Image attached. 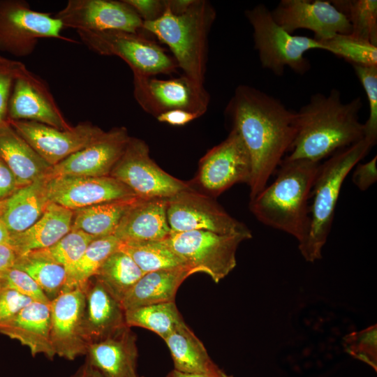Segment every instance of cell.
Listing matches in <instances>:
<instances>
[{
  "instance_id": "obj_51",
  "label": "cell",
  "mask_w": 377,
  "mask_h": 377,
  "mask_svg": "<svg viewBox=\"0 0 377 377\" xmlns=\"http://www.w3.org/2000/svg\"><path fill=\"white\" fill-rule=\"evenodd\" d=\"M224 374L221 369L215 374H200L183 372L174 369L166 377H223Z\"/></svg>"
},
{
  "instance_id": "obj_43",
  "label": "cell",
  "mask_w": 377,
  "mask_h": 377,
  "mask_svg": "<svg viewBox=\"0 0 377 377\" xmlns=\"http://www.w3.org/2000/svg\"><path fill=\"white\" fill-rule=\"evenodd\" d=\"M31 302V299L16 291L2 288L0 293V326Z\"/></svg>"
},
{
  "instance_id": "obj_19",
  "label": "cell",
  "mask_w": 377,
  "mask_h": 377,
  "mask_svg": "<svg viewBox=\"0 0 377 377\" xmlns=\"http://www.w3.org/2000/svg\"><path fill=\"white\" fill-rule=\"evenodd\" d=\"M7 121H35L63 130L72 127L46 82L28 69L14 82L8 105Z\"/></svg>"
},
{
  "instance_id": "obj_13",
  "label": "cell",
  "mask_w": 377,
  "mask_h": 377,
  "mask_svg": "<svg viewBox=\"0 0 377 377\" xmlns=\"http://www.w3.org/2000/svg\"><path fill=\"white\" fill-rule=\"evenodd\" d=\"M133 95L140 106L155 117L172 110L202 116L210 99L204 87L197 85L184 75L166 80L133 75Z\"/></svg>"
},
{
  "instance_id": "obj_10",
  "label": "cell",
  "mask_w": 377,
  "mask_h": 377,
  "mask_svg": "<svg viewBox=\"0 0 377 377\" xmlns=\"http://www.w3.org/2000/svg\"><path fill=\"white\" fill-rule=\"evenodd\" d=\"M110 176L143 199L169 198L191 187L190 182L180 180L161 168L151 158L146 142L133 137H130Z\"/></svg>"
},
{
  "instance_id": "obj_1",
  "label": "cell",
  "mask_w": 377,
  "mask_h": 377,
  "mask_svg": "<svg viewBox=\"0 0 377 377\" xmlns=\"http://www.w3.org/2000/svg\"><path fill=\"white\" fill-rule=\"evenodd\" d=\"M226 114L231 129L240 135L251 158V200L265 188L289 152L297 133L296 112L263 91L239 85Z\"/></svg>"
},
{
  "instance_id": "obj_27",
  "label": "cell",
  "mask_w": 377,
  "mask_h": 377,
  "mask_svg": "<svg viewBox=\"0 0 377 377\" xmlns=\"http://www.w3.org/2000/svg\"><path fill=\"white\" fill-rule=\"evenodd\" d=\"M195 272L190 267L145 273L122 299L128 310L154 304L175 302L178 288Z\"/></svg>"
},
{
  "instance_id": "obj_40",
  "label": "cell",
  "mask_w": 377,
  "mask_h": 377,
  "mask_svg": "<svg viewBox=\"0 0 377 377\" xmlns=\"http://www.w3.org/2000/svg\"><path fill=\"white\" fill-rule=\"evenodd\" d=\"M352 66L365 91L369 103V117L364 123V138L374 145L377 140V66Z\"/></svg>"
},
{
  "instance_id": "obj_50",
  "label": "cell",
  "mask_w": 377,
  "mask_h": 377,
  "mask_svg": "<svg viewBox=\"0 0 377 377\" xmlns=\"http://www.w3.org/2000/svg\"><path fill=\"white\" fill-rule=\"evenodd\" d=\"M71 377H104L96 369L87 361L77 369Z\"/></svg>"
},
{
  "instance_id": "obj_45",
  "label": "cell",
  "mask_w": 377,
  "mask_h": 377,
  "mask_svg": "<svg viewBox=\"0 0 377 377\" xmlns=\"http://www.w3.org/2000/svg\"><path fill=\"white\" fill-rule=\"evenodd\" d=\"M139 15L143 22L153 21L163 13L165 1L161 0H124Z\"/></svg>"
},
{
  "instance_id": "obj_56",
  "label": "cell",
  "mask_w": 377,
  "mask_h": 377,
  "mask_svg": "<svg viewBox=\"0 0 377 377\" xmlns=\"http://www.w3.org/2000/svg\"><path fill=\"white\" fill-rule=\"evenodd\" d=\"M134 377H140V376H138V375H136V376H135Z\"/></svg>"
},
{
  "instance_id": "obj_21",
  "label": "cell",
  "mask_w": 377,
  "mask_h": 377,
  "mask_svg": "<svg viewBox=\"0 0 377 377\" xmlns=\"http://www.w3.org/2000/svg\"><path fill=\"white\" fill-rule=\"evenodd\" d=\"M85 295L84 334L88 344L107 339L128 327L121 303L96 277L82 290Z\"/></svg>"
},
{
  "instance_id": "obj_53",
  "label": "cell",
  "mask_w": 377,
  "mask_h": 377,
  "mask_svg": "<svg viewBox=\"0 0 377 377\" xmlns=\"http://www.w3.org/2000/svg\"><path fill=\"white\" fill-rule=\"evenodd\" d=\"M6 200H0V219H1L6 208Z\"/></svg>"
},
{
  "instance_id": "obj_54",
  "label": "cell",
  "mask_w": 377,
  "mask_h": 377,
  "mask_svg": "<svg viewBox=\"0 0 377 377\" xmlns=\"http://www.w3.org/2000/svg\"><path fill=\"white\" fill-rule=\"evenodd\" d=\"M223 377H232V376H229L228 374H226V373L224 374L223 375Z\"/></svg>"
},
{
  "instance_id": "obj_29",
  "label": "cell",
  "mask_w": 377,
  "mask_h": 377,
  "mask_svg": "<svg viewBox=\"0 0 377 377\" xmlns=\"http://www.w3.org/2000/svg\"><path fill=\"white\" fill-rule=\"evenodd\" d=\"M175 369L188 373L215 374L221 369L211 360L201 341L184 323L164 339Z\"/></svg>"
},
{
  "instance_id": "obj_16",
  "label": "cell",
  "mask_w": 377,
  "mask_h": 377,
  "mask_svg": "<svg viewBox=\"0 0 377 377\" xmlns=\"http://www.w3.org/2000/svg\"><path fill=\"white\" fill-rule=\"evenodd\" d=\"M274 21L285 31L293 34L299 29L314 33L320 41L335 34H349L351 27L347 18L325 0H281L271 10Z\"/></svg>"
},
{
  "instance_id": "obj_55",
  "label": "cell",
  "mask_w": 377,
  "mask_h": 377,
  "mask_svg": "<svg viewBox=\"0 0 377 377\" xmlns=\"http://www.w3.org/2000/svg\"><path fill=\"white\" fill-rule=\"evenodd\" d=\"M1 290H2V287H1V282H0V293H1Z\"/></svg>"
},
{
  "instance_id": "obj_33",
  "label": "cell",
  "mask_w": 377,
  "mask_h": 377,
  "mask_svg": "<svg viewBox=\"0 0 377 377\" xmlns=\"http://www.w3.org/2000/svg\"><path fill=\"white\" fill-rule=\"evenodd\" d=\"M118 249L127 253L145 274L189 267L163 240L121 242Z\"/></svg>"
},
{
  "instance_id": "obj_32",
  "label": "cell",
  "mask_w": 377,
  "mask_h": 377,
  "mask_svg": "<svg viewBox=\"0 0 377 377\" xmlns=\"http://www.w3.org/2000/svg\"><path fill=\"white\" fill-rule=\"evenodd\" d=\"M128 327L150 330L163 340L184 323L175 302L142 306L125 311Z\"/></svg>"
},
{
  "instance_id": "obj_4",
  "label": "cell",
  "mask_w": 377,
  "mask_h": 377,
  "mask_svg": "<svg viewBox=\"0 0 377 377\" xmlns=\"http://www.w3.org/2000/svg\"><path fill=\"white\" fill-rule=\"evenodd\" d=\"M216 15L211 3L204 0H195L181 15L173 14L165 3L161 17L143 22L142 31L154 34L168 45L183 75L204 87L207 36Z\"/></svg>"
},
{
  "instance_id": "obj_11",
  "label": "cell",
  "mask_w": 377,
  "mask_h": 377,
  "mask_svg": "<svg viewBox=\"0 0 377 377\" xmlns=\"http://www.w3.org/2000/svg\"><path fill=\"white\" fill-rule=\"evenodd\" d=\"M251 171L249 151L240 135L231 129L223 142L201 158L195 177L189 182L200 193L215 198L236 184L249 185Z\"/></svg>"
},
{
  "instance_id": "obj_12",
  "label": "cell",
  "mask_w": 377,
  "mask_h": 377,
  "mask_svg": "<svg viewBox=\"0 0 377 377\" xmlns=\"http://www.w3.org/2000/svg\"><path fill=\"white\" fill-rule=\"evenodd\" d=\"M167 219L172 232L205 230L218 234L252 235L212 197L191 187L167 200Z\"/></svg>"
},
{
  "instance_id": "obj_36",
  "label": "cell",
  "mask_w": 377,
  "mask_h": 377,
  "mask_svg": "<svg viewBox=\"0 0 377 377\" xmlns=\"http://www.w3.org/2000/svg\"><path fill=\"white\" fill-rule=\"evenodd\" d=\"M13 267L29 275L50 301L64 290L67 273L63 266L23 256H17Z\"/></svg>"
},
{
  "instance_id": "obj_38",
  "label": "cell",
  "mask_w": 377,
  "mask_h": 377,
  "mask_svg": "<svg viewBox=\"0 0 377 377\" xmlns=\"http://www.w3.org/2000/svg\"><path fill=\"white\" fill-rule=\"evenodd\" d=\"M326 50L352 65L377 66V46L350 34H335L318 41Z\"/></svg>"
},
{
  "instance_id": "obj_2",
  "label": "cell",
  "mask_w": 377,
  "mask_h": 377,
  "mask_svg": "<svg viewBox=\"0 0 377 377\" xmlns=\"http://www.w3.org/2000/svg\"><path fill=\"white\" fill-rule=\"evenodd\" d=\"M362 108L360 96L345 103L337 89L328 94H313L296 112L297 133L283 158L320 162L361 140L364 138V124L359 117Z\"/></svg>"
},
{
  "instance_id": "obj_46",
  "label": "cell",
  "mask_w": 377,
  "mask_h": 377,
  "mask_svg": "<svg viewBox=\"0 0 377 377\" xmlns=\"http://www.w3.org/2000/svg\"><path fill=\"white\" fill-rule=\"evenodd\" d=\"M20 188L15 176L0 158V200L8 199Z\"/></svg>"
},
{
  "instance_id": "obj_18",
  "label": "cell",
  "mask_w": 377,
  "mask_h": 377,
  "mask_svg": "<svg viewBox=\"0 0 377 377\" xmlns=\"http://www.w3.org/2000/svg\"><path fill=\"white\" fill-rule=\"evenodd\" d=\"M129 138L125 127L104 131L89 145L52 166L45 178L110 176Z\"/></svg>"
},
{
  "instance_id": "obj_22",
  "label": "cell",
  "mask_w": 377,
  "mask_h": 377,
  "mask_svg": "<svg viewBox=\"0 0 377 377\" xmlns=\"http://www.w3.org/2000/svg\"><path fill=\"white\" fill-rule=\"evenodd\" d=\"M50 304L31 302L0 326V332L27 346L32 356L56 355L51 340Z\"/></svg>"
},
{
  "instance_id": "obj_44",
  "label": "cell",
  "mask_w": 377,
  "mask_h": 377,
  "mask_svg": "<svg viewBox=\"0 0 377 377\" xmlns=\"http://www.w3.org/2000/svg\"><path fill=\"white\" fill-rule=\"evenodd\" d=\"M377 156L369 161L357 163L353 173V182L361 191L367 190L377 180Z\"/></svg>"
},
{
  "instance_id": "obj_31",
  "label": "cell",
  "mask_w": 377,
  "mask_h": 377,
  "mask_svg": "<svg viewBox=\"0 0 377 377\" xmlns=\"http://www.w3.org/2000/svg\"><path fill=\"white\" fill-rule=\"evenodd\" d=\"M121 241L113 235L98 237L87 246L78 261L66 271L67 279L64 290H83L89 280L114 251L118 249Z\"/></svg>"
},
{
  "instance_id": "obj_7",
  "label": "cell",
  "mask_w": 377,
  "mask_h": 377,
  "mask_svg": "<svg viewBox=\"0 0 377 377\" xmlns=\"http://www.w3.org/2000/svg\"><path fill=\"white\" fill-rule=\"evenodd\" d=\"M251 237L252 235L193 230L171 232L163 241L195 273H205L219 283L236 267V252L240 243Z\"/></svg>"
},
{
  "instance_id": "obj_15",
  "label": "cell",
  "mask_w": 377,
  "mask_h": 377,
  "mask_svg": "<svg viewBox=\"0 0 377 377\" xmlns=\"http://www.w3.org/2000/svg\"><path fill=\"white\" fill-rule=\"evenodd\" d=\"M7 121L51 166L87 147L104 132L89 122L63 130L35 121Z\"/></svg>"
},
{
  "instance_id": "obj_41",
  "label": "cell",
  "mask_w": 377,
  "mask_h": 377,
  "mask_svg": "<svg viewBox=\"0 0 377 377\" xmlns=\"http://www.w3.org/2000/svg\"><path fill=\"white\" fill-rule=\"evenodd\" d=\"M0 282L3 289H9L31 299L33 302L50 304V300L26 272L13 267L1 275Z\"/></svg>"
},
{
  "instance_id": "obj_28",
  "label": "cell",
  "mask_w": 377,
  "mask_h": 377,
  "mask_svg": "<svg viewBox=\"0 0 377 377\" xmlns=\"http://www.w3.org/2000/svg\"><path fill=\"white\" fill-rule=\"evenodd\" d=\"M46 179L43 177L20 188L6 199L1 217L10 233L22 232L34 224L50 204L46 193Z\"/></svg>"
},
{
  "instance_id": "obj_6",
  "label": "cell",
  "mask_w": 377,
  "mask_h": 377,
  "mask_svg": "<svg viewBox=\"0 0 377 377\" xmlns=\"http://www.w3.org/2000/svg\"><path fill=\"white\" fill-rule=\"evenodd\" d=\"M245 15L253 27L254 47L261 66L277 76L283 75L286 67L304 74L311 67L305 52L315 49L324 50L323 45L313 38L285 31L264 4L246 10Z\"/></svg>"
},
{
  "instance_id": "obj_9",
  "label": "cell",
  "mask_w": 377,
  "mask_h": 377,
  "mask_svg": "<svg viewBox=\"0 0 377 377\" xmlns=\"http://www.w3.org/2000/svg\"><path fill=\"white\" fill-rule=\"evenodd\" d=\"M64 26L50 13L33 10L24 0H0V51L17 57L31 54L40 39L74 42L62 36Z\"/></svg>"
},
{
  "instance_id": "obj_26",
  "label": "cell",
  "mask_w": 377,
  "mask_h": 377,
  "mask_svg": "<svg viewBox=\"0 0 377 377\" xmlns=\"http://www.w3.org/2000/svg\"><path fill=\"white\" fill-rule=\"evenodd\" d=\"M0 158L14 174L20 188L45 177L52 168L8 121L0 126Z\"/></svg>"
},
{
  "instance_id": "obj_23",
  "label": "cell",
  "mask_w": 377,
  "mask_h": 377,
  "mask_svg": "<svg viewBox=\"0 0 377 377\" xmlns=\"http://www.w3.org/2000/svg\"><path fill=\"white\" fill-rule=\"evenodd\" d=\"M138 355L136 337L126 327L107 339L90 343L85 360L104 377H134Z\"/></svg>"
},
{
  "instance_id": "obj_35",
  "label": "cell",
  "mask_w": 377,
  "mask_h": 377,
  "mask_svg": "<svg viewBox=\"0 0 377 377\" xmlns=\"http://www.w3.org/2000/svg\"><path fill=\"white\" fill-rule=\"evenodd\" d=\"M332 3L347 18L350 34L377 46V1L335 0Z\"/></svg>"
},
{
  "instance_id": "obj_20",
  "label": "cell",
  "mask_w": 377,
  "mask_h": 377,
  "mask_svg": "<svg viewBox=\"0 0 377 377\" xmlns=\"http://www.w3.org/2000/svg\"><path fill=\"white\" fill-rule=\"evenodd\" d=\"M51 340L56 355L68 360L85 355L84 334L85 295L75 288L61 292L51 300Z\"/></svg>"
},
{
  "instance_id": "obj_42",
  "label": "cell",
  "mask_w": 377,
  "mask_h": 377,
  "mask_svg": "<svg viewBox=\"0 0 377 377\" xmlns=\"http://www.w3.org/2000/svg\"><path fill=\"white\" fill-rule=\"evenodd\" d=\"M27 68L21 61L0 54V126L7 121V110L15 80Z\"/></svg>"
},
{
  "instance_id": "obj_34",
  "label": "cell",
  "mask_w": 377,
  "mask_h": 377,
  "mask_svg": "<svg viewBox=\"0 0 377 377\" xmlns=\"http://www.w3.org/2000/svg\"><path fill=\"white\" fill-rule=\"evenodd\" d=\"M144 274L134 260L118 249L108 256L94 277L121 302Z\"/></svg>"
},
{
  "instance_id": "obj_3",
  "label": "cell",
  "mask_w": 377,
  "mask_h": 377,
  "mask_svg": "<svg viewBox=\"0 0 377 377\" xmlns=\"http://www.w3.org/2000/svg\"><path fill=\"white\" fill-rule=\"evenodd\" d=\"M320 162L283 158L274 181L251 200L250 210L264 225L294 237L299 244L309 228L308 201Z\"/></svg>"
},
{
  "instance_id": "obj_25",
  "label": "cell",
  "mask_w": 377,
  "mask_h": 377,
  "mask_svg": "<svg viewBox=\"0 0 377 377\" xmlns=\"http://www.w3.org/2000/svg\"><path fill=\"white\" fill-rule=\"evenodd\" d=\"M74 211L50 202L42 216L30 228L10 233L9 245L17 256L49 247L71 230Z\"/></svg>"
},
{
  "instance_id": "obj_49",
  "label": "cell",
  "mask_w": 377,
  "mask_h": 377,
  "mask_svg": "<svg viewBox=\"0 0 377 377\" xmlns=\"http://www.w3.org/2000/svg\"><path fill=\"white\" fill-rule=\"evenodd\" d=\"M194 1L195 0H166L165 3L173 14L181 15L189 8Z\"/></svg>"
},
{
  "instance_id": "obj_39",
  "label": "cell",
  "mask_w": 377,
  "mask_h": 377,
  "mask_svg": "<svg viewBox=\"0 0 377 377\" xmlns=\"http://www.w3.org/2000/svg\"><path fill=\"white\" fill-rule=\"evenodd\" d=\"M346 353L377 369V325L346 334L343 339Z\"/></svg>"
},
{
  "instance_id": "obj_5",
  "label": "cell",
  "mask_w": 377,
  "mask_h": 377,
  "mask_svg": "<svg viewBox=\"0 0 377 377\" xmlns=\"http://www.w3.org/2000/svg\"><path fill=\"white\" fill-rule=\"evenodd\" d=\"M374 145L366 138L341 149L320 165L311 193L310 223L307 235L299 244L304 258L310 263L322 258L333 223L335 209L345 179Z\"/></svg>"
},
{
  "instance_id": "obj_14",
  "label": "cell",
  "mask_w": 377,
  "mask_h": 377,
  "mask_svg": "<svg viewBox=\"0 0 377 377\" xmlns=\"http://www.w3.org/2000/svg\"><path fill=\"white\" fill-rule=\"evenodd\" d=\"M54 17L76 31L142 32V20L124 0H69Z\"/></svg>"
},
{
  "instance_id": "obj_52",
  "label": "cell",
  "mask_w": 377,
  "mask_h": 377,
  "mask_svg": "<svg viewBox=\"0 0 377 377\" xmlns=\"http://www.w3.org/2000/svg\"><path fill=\"white\" fill-rule=\"evenodd\" d=\"M0 244L9 245L10 244V232L6 229L2 220L0 219ZM10 246V245H9Z\"/></svg>"
},
{
  "instance_id": "obj_47",
  "label": "cell",
  "mask_w": 377,
  "mask_h": 377,
  "mask_svg": "<svg viewBox=\"0 0 377 377\" xmlns=\"http://www.w3.org/2000/svg\"><path fill=\"white\" fill-rule=\"evenodd\" d=\"M200 116L196 113L183 110H172L163 112L156 118L159 122L168 124L181 126L187 124Z\"/></svg>"
},
{
  "instance_id": "obj_17",
  "label": "cell",
  "mask_w": 377,
  "mask_h": 377,
  "mask_svg": "<svg viewBox=\"0 0 377 377\" xmlns=\"http://www.w3.org/2000/svg\"><path fill=\"white\" fill-rule=\"evenodd\" d=\"M45 188L50 202L73 211L137 197L126 185L111 176L57 177L46 179Z\"/></svg>"
},
{
  "instance_id": "obj_48",
  "label": "cell",
  "mask_w": 377,
  "mask_h": 377,
  "mask_svg": "<svg viewBox=\"0 0 377 377\" xmlns=\"http://www.w3.org/2000/svg\"><path fill=\"white\" fill-rule=\"evenodd\" d=\"M17 258L10 246L0 244V275L14 267Z\"/></svg>"
},
{
  "instance_id": "obj_30",
  "label": "cell",
  "mask_w": 377,
  "mask_h": 377,
  "mask_svg": "<svg viewBox=\"0 0 377 377\" xmlns=\"http://www.w3.org/2000/svg\"><path fill=\"white\" fill-rule=\"evenodd\" d=\"M140 198L133 197L77 209L71 230H81L95 237L112 235L126 212Z\"/></svg>"
},
{
  "instance_id": "obj_37",
  "label": "cell",
  "mask_w": 377,
  "mask_h": 377,
  "mask_svg": "<svg viewBox=\"0 0 377 377\" xmlns=\"http://www.w3.org/2000/svg\"><path fill=\"white\" fill-rule=\"evenodd\" d=\"M96 238L98 237L81 230H71L53 245L25 256L59 265L67 271L78 261L89 243Z\"/></svg>"
},
{
  "instance_id": "obj_8",
  "label": "cell",
  "mask_w": 377,
  "mask_h": 377,
  "mask_svg": "<svg viewBox=\"0 0 377 377\" xmlns=\"http://www.w3.org/2000/svg\"><path fill=\"white\" fill-rule=\"evenodd\" d=\"M81 41L96 54L117 56L131 68L133 75L152 77L171 74L178 66L156 43L142 33L121 31H77Z\"/></svg>"
},
{
  "instance_id": "obj_24",
  "label": "cell",
  "mask_w": 377,
  "mask_h": 377,
  "mask_svg": "<svg viewBox=\"0 0 377 377\" xmlns=\"http://www.w3.org/2000/svg\"><path fill=\"white\" fill-rule=\"evenodd\" d=\"M168 198H140L124 214L113 235L121 242L161 241L171 230Z\"/></svg>"
}]
</instances>
